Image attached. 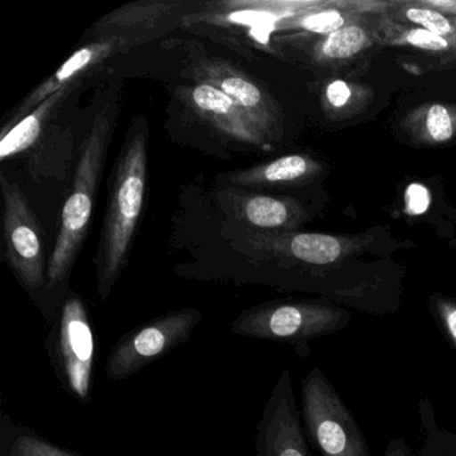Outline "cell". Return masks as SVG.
I'll return each instance as SVG.
<instances>
[{
  "label": "cell",
  "mask_w": 456,
  "mask_h": 456,
  "mask_svg": "<svg viewBox=\"0 0 456 456\" xmlns=\"http://www.w3.org/2000/svg\"><path fill=\"white\" fill-rule=\"evenodd\" d=\"M133 129L114 167L110 200L103 221L97 276L98 295L103 301L108 300L126 268L145 200L148 126L145 121H138V126Z\"/></svg>",
  "instance_id": "cell-1"
},
{
  "label": "cell",
  "mask_w": 456,
  "mask_h": 456,
  "mask_svg": "<svg viewBox=\"0 0 456 456\" xmlns=\"http://www.w3.org/2000/svg\"><path fill=\"white\" fill-rule=\"evenodd\" d=\"M116 110L111 103L103 106L93 118L89 133L82 142L73 189L63 205L57 244L47 265L46 296L50 297L68 281L89 231L103 162L116 124Z\"/></svg>",
  "instance_id": "cell-2"
},
{
  "label": "cell",
  "mask_w": 456,
  "mask_h": 456,
  "mask_svg": "<svg viewBox=\"0 0 456 456\" xmlns=\"http://www.w3.org/2000/svg\"><path fill=\"white\" fill-rule=\"evenodd\" d=\"M351 319V311L330 301L274 300L244 309L231 330L241 338L308 348V341L344 330Z\"/></svg>",
  "instance_id": "cell-3"
},
{
  "label": "cell",
  "mask_w": 456,
  "mask_h": 456,
  "mask_svg": "<svg viewBox=\"0 0 456 456\" xmlns=\"http://www.w3.org/2000/svg\"><path fill=\"white\" fill-rule=\"evenodd\" d=\"M250 255L260 263H272L287 271H303L316 280L328 279L327 272L370 249V234L298 233L252 232Z\"/></svg>",
  "instance_id": "cell-4"
},
{
  "label": "cell",
  "mask_w": 456,
  "mask_h": 456,
  "mask_svg": "<svg viewBox=\"0 0 456 456\" xmlns=\"http://www.w3.org/2000/svg\"><path fill=\"white\" fill-rule=\"evenodd\" d=\"M46 349L55 378L66 394L81 403L92 399L97 336L81 296L69 293L53 320Z\"/></svg>",
  "instance_id": "cell-5"
},
{
  "label": "cell",
  "mask_w": 456,
  "mask_h": 456,
  "mask_svg": "<svg viewBox=\"0 0 456 456\" xmlns=\"http://www.w3.org/2000/svg\"><path fill=\"white\" fill-rule=\"evenodd\" d=\"M301 420L309 444L322 456H370L351 410L319 367L301 381Z\"/></svg>",
  "instance_id": "cell-6"
},
{
  "label": "cell",
  "mask_w": 456,
  "mask_h": 456,
  "mask_svg": "<svg viewBox=\"0 0 456 456\" xmlns=\"http://www.w3.org/2000/svg\"><path fill=\"white\" fill-rule=\"evenodd\" d=\"M202 320L199 309L167 312L121 336L109 354L105 375L109 380L122 381L140 372L191 338Z\"/></svg>",
  "instance_id": "cell-7"
},
{
  "label": "cell",
  "mask_w": 456,
  "mask_h": 456,
  "mask_svg": "<svg viewBox=\"0 0 456 456\" xmlns=\"http://www.w3.org/2000/svg\"><path fill=\"white\" fill-rule=\"evenodd\" d=\"M188 71L197 84H207L231 98L271 142L282 134V111L252 77L223 58L205 54L191 45Z\"/></svg>",
  "instance_id": "cell-8"
},
{
  "label": "cell",
  "mask_w": 456,
  "mask_h": 456,
  "mask_svg": "<svg viewBox=\"0 0 456 456\" xmlns=\"http://www.w3.org/2000/svg\"><path fill=\"white\" fill-rule=\"evenodd\" d=\"M4 204L6 257L20 284L33 297L46 296L47 266L41 226L25 194L6 175L0 177Z\"/></svg>",
  "instance_id": "cell-9"
},
{
  "label": "cell",
  "mask_w": 456,
  "mask_h": 456,
  "mask_svg": "<svg viewBox=\"0 0 456 456\" xmlns=\"http://www.w3.org/2000/svg\"><path fill=\"white\" fill-rule=\"evenodd\" d=\"M248 456H312L288 368L281 370L266 400Z\"/></svg>",
  "instance_id": "cell-10"
},
{
  "label": "cell",
  "mask_w": 456,
  "mask_h": 456,
  "mask_svg": "<svg viewBox=\"0 0 456 456\" xmlns=\"http://www.w3.org/2000/svg\"><path fill=\"white\" fill-rule=\"evenodd\" d=\"M151 39L145 37L117 36L109 38L95 39L77 50L54 74L46 81L42 82L36 90L26 97L18 106L4 130L12 129L18 122L22 121L37 106L41 105L47 98L62 90L63 87L84 81L93 70L102 65L109 58L121 54L127 50L134 49L141 45L148 44Z\"/></svg>",
  "instance_id": "cell-11"
},
{
  "label": "cell",
  "mask_w": 456,
  "mask_h": 456,
  "mask_svg": "<svg viewBox=\"0 0 456 456\" xmlns=\"http://www.w3.org/2000/svg\"><path fill=\"white\" fill-rule=\"evenodd\" d=\"M181 100L210 129L224 138L268 151L272 142L256 126L244 110L223 92L207 84L194 82L181 92Z\"/></svg>",
  "instance_id": "cell-12"
},
{
  "label": "cell",
  "mask_w": 456,
  "mask_h": 456,
  "mask_svg": "<svg viewBox=\"0 0 456 456\" xmlns=\"http://www.w3.org/2000/svg\"><path fill=\"white\" fill-rule=\"evenodd\" d=\"M193 4L183 0H142L125 4L101 18L90 28V37L95 39L117 36L145 37L153 41L157 37L172 30L175 22L183 23V18Z\"/></svg>",
  "instance_id": "cell-13"
},
{
  "label": "cell",
  "mask_w": 456,
  "mask_h": 456,
  "mask_svg": "<svg viewBox=\"0 0 456 456\" xmlns=\"http://www.w3.org/2000/svg\"><path fill=\"white\" fill-rule=\"evenodd\" d=\"M218 199L234 217L257 232H295L308 220L301 202L290 197L228 188L220 191Z\"/></svg>",
  "instance_id": "cell-14"
},
{
  "label": "cell",
  "mask_w": 456,
  "mask_h": 456,
  "mask_svg": "<svg viewBox=\"0 0 456 456\" xmlns=\"http://www.w3.org/2000/svg\"><path fill=\"white\" fill-rule=\"evenodd\" d=\"M322 172V165L308 154H288L265 164L234 170L224 175V183L232 188L298 186L311 183Z\"/></svg>",
  "instance_id": "cell-15"
},
{
  "label": "cell",
  "mask_w": 456,
  "mask_h": 456,
  "mask_svg": "<svg viewBox=\"0 0 456 456\" xmlns=\"http://www.w3.org/2000/svg\"><path fill=\"white\" fill-rule=\"evenodd\" d=\"M81 84L82 82H78V84L63 87L62 90L44 101L41 105L37 106L28 116L14 125L12 129L2 130L0 159L6 161L7 159L30 151L33 146H36L44 137L45 129H46L50 119L57 114L61 106Z\"/></svg>",
  "instance_id": "cell-16"
},
{
  "label": "cell",
  "mask_w": 456,
  "mask_h": 456,
  "mask_svg": "<svg viewBox=\"0 0 456 456\" xmlns=\"http://www.w3.org/2000/svg\"><path fill=\"white\" fill-rule=\"evenodd\" d=\"M402 129L415 142L444 145L456 138L455 103L427 102L411 109L402 119Z\"/></svg>",
  "instance_id": "cell-17"
},
{
  "label": "cell",
  "mask_w": 456,
  "mask_h": 456,
  "mask_svg": "<svg viewBox=\"0 0 456 456\" xmlns=\"http://www.w3.org/2000/svg\"><path fill=\"white\" fill-rule=\"evenodd\" d=\"M375 44V30L360 22H352L317 39L312 46L311 57L320 66L341 65L359 57Z\"/></svg>",
  "instance_id": "cell-18"
},
{
  "label": "cell",
  "mask_w": 456,
  "mask_h": 456,
  "mask_svg": "<svg viewBox=\"0 0 456 456\" xmlns=\"http://www.w3.org/2000/svg\"><path fill=\"white\" fill-rule=\"evenodd\" d=\"M420 436L418 444H411L404 437H394L387 444L384 456H451L452 432L437 426L434 407L428 399L419 402Z\"/></svg>",
  "instance_id": "cell-19"
},
{
  "label": "cell",
  "mask_w": 456,
  "mask_h": 456,
  "mask_svg": "<svg viewBox=\"0 0 456 456\" xmlns=\"http://www.w3.org/2000/svg\"><path fill=\"white\" fill-rule=\"evenodd\" d=\"M375 93L362 82L330 79L322 85L320 105L330 121H346L362 114L372 103Z\"/></svg>",
  "instance_id": "cell-20"
},
{
  "label": "cell",
  "mask_w": 456,
  "mask_h": 456,
  "mask_svg": "<svg viewBox=\"0 0 456 456\" xmlns=\"http://www.w3.org/2000/svg\"><path fill=\"white\" fill-rule=\"evenodd\" d=\"M0 431V456H79L23 424L12 423L6 411H2Z\"/></svg>",
  "instance_id": "cell-21"
},
{
  "label": "cell",
  "mask_w": 456,
  "mask_h": 456,
  "mask_svg": "<svg viewBox=\"0 0 456 456\" xmlns=\"http://www.w3.org/2000/svg\"><path fill=\"white\" fill-rule=\"evenodd\" d=\"M373 30H375L378 44L387 45V46L412 47L421 52L456 57V47H453L450 42L418 26L396 22L391 18H387L379 22Z\"/></svg>",
  "instance_id": "cell-22"
},
{
  "label": "cell",
  "mask_w": 456,
  "mask_h": 456,
  "mask_svg": "<svg viewBox=\"0 0 456 456\" xmlns=\"http://www.w3.org/2000/svg\"><path fill=\"white\" fill-rule=\"evenodd\" d=\"M356 22L349 12L332 7L314 6L300 14L284 18L276 23L277 31H303L322 37L330 36L349 23Z\"/></svg>",
  "instance_id": "cell-23"
},
{
  "label": "cell",
  "mask_w": 456,
  "mask_h": 456,
  "mask_svg": "<svg viewBox=\"0 0 456 456\" xmlns=\"http://www.w3.org/2000/svg\"><path fill=\"white\" fill-rule=\"evenodd\" d=\"M392 20L418 26L456 47V20L428 7L404 6L391 15Z\"/></svg>",
  "instance_id": "cell-24"
},
{
  "label": "cell",
  "mask_w": 456,
  "mask_h": 456,
  "mask_svg": "<svg viewBox=\"0 0 456 456\" xmlns=\"http://www.w3.org/2000/svg\"><path fill=\"white\" fill-rule=\"evenodd\" d=\"M429 306L443 335L456 349V301L435 293L429 297Z\"/></svg>",
  "instance_id": "cell-25"
},
{
  "label": "cell",
  "mask_w": 456,
  "mask_h": 456,
  "mask_svg": "<svg viewBox=\"0 0 456 456\" xmlns=\"http://www.w3.org/2000/svg\"><path fill=\"white\" fill-rule=\"evenodd\" d=\"M431 205V193L421 183H411L404 191V212L408 216H420Z\"/></svg>",
  "instance_id": "cell-26"
},
{
  "label": "cell",
  "mask_w": 456,
  "mask_h": 456,
  "mask_svg": "<svg viewBox=\"0 0 456 456\" xmlns=\"http://www.w3.org/2000/svg\"><path fill=\"white\" fill-rule=\"evenodd\" d=\"M451 456H456V434H452L451 439Z\"/></svg>",
  "instance_id": "cell-27"
}]
</instances>
